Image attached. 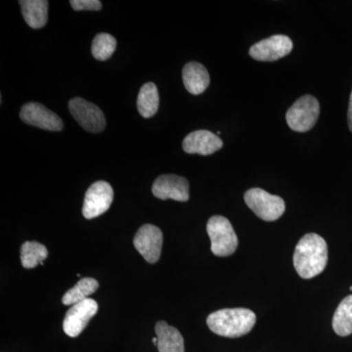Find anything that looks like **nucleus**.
Returning a JSON list of instances; mask_svg holds the SVG:
<instances>
[{"instance_id":"nucleus-1","label":"nucleus","mask_w":352,"mask_h":352,"mask_svg":"<svg viewBox=\"0 0 352 352\" xmlns=\"http://www.w3.org/2000/svg\"><path fill=\"white\" fill-rule=\"evenodd\" d=\"M328 245L318 234L303 236L294 252V266L302 279H311L321 274L327 266Z\"/></svg>"},{"instance_id":"nucleus-2","label":"nucleus","mask_w":352,"mask_h":352,"mask_svg":"<svg viewBox=\"0 0 352 352\" xmlns=\"http://www.w3.org/2000/svg\"><path fill=\"white\" fill-rule=\"evenodd\" d=\"M256 316L248 308H226L210 314L208 328L217 335L226 338H240L247 335L256 325Z\"/></svg>"},{"instance_id":"nucleus-3","label":"nucleus","mask_w":352,"mask_h":352,"mask_svg":"<svg viewBox=\"0 0 352 352\" xmlns=\"http://www.w3.org/2000/svg\"><path fill=\"white\" fill-rule=\"evenodd\" d=\"M207 231L212 243L210 249L214 256H231L237 250L239 241L232 224L226 217L221 215L210 217L208 221Z\"/></svg>"},{"instance_id":"nucleus-4","label":"nucleus","mask_w":352,"mask_h":352,"mask_svg":"<svg viewBox=\"0 0 352 352\" xmlns=\"http://www.w3.org/2000/svg\"><path fill=\"white\" fill-rule=\"evenodd\" d=\"M244 198L248 207L264 221L279 219L286 210V205L281 197L271 195L261 188L248 190Z\"/></svg>"},{"instance_id":"nucleus-5","label":"nucleus","mask_w":352,"mask_h":352,"mask_svg":"<svg viewBox=\"0 0 352 352\" xmlns=\"http://www.w3.org/2000/svg\"><path fill=\"white\" fill-rule=\"evenodd\" d=\"M320 113L319 102L311 95H305L293 104L286 113V120L292 131L307 132L316 124Z\"/></svg>"},{"instance_id":"nucleus-6","label":"nucleus","mask_w":352,"mask_h":352,"mask_svg":"<svg viewBox=\"0 0 352 352\" xmlns=\"http://www.w3.org/2000/svg\"><path fill=\"white\" fill-rule=\"evenodd\" d=\"M69 110L74 119L83 129L91 133L104 131L106 119L98 106L90 103L80 97H76L69 102Z\"/></svg>"},{"instance_id":"nucleus-7","label":"nucleus","mask_w":352,"mask_h":352,"mask_svg":"<svg viewBox=\"0 0 352 352\" xmlns=\"http://www.w3.org/2000/svg\"><path fill=\"white\" fill-rule=\"evenodd\" d=\"M113 200L112 186L106 182H97L88 188L83 201L82 214L87 219H95L107 212Z\"/></svg>"},{"instance_id":"nucleus-8","label":"nucleus","mask_w":352,"mask_h":352,"mask_svg":"<svg viewBox=\"0 0 352 352\" xmlns=\"http://www.w3.org/2000/svg\"><path fill=\"white\" fill-rule=\"evenodd\" d=\"M293 41L289 36L276 34L258 41L250 48V55L256 61L273 62L291 53Z\"/></svg>"},{"instance_id":"nucleus-9","label":"nucleus","mask_w":352,"mask_h":352,"mask_svg":"<svg viewBox=\"0 0 352 352\" xmlns=\"http://www.w3.org/2000/svg\"><path fill=\"white\" fill-rule=\"evenodd\" d=\"M133 244L146 261L156 263L161 256L163 232L159 227L145 224L134 236Z\"/></svg>"},{"instance_id":"nucleus-10","label":"nucleus","mask_w":352,"mask_h":352,"mask_svg":"<svg viewBox=\"0 0 352 352\" xmlns=\"http://www.w3.org/2000/svg\"><path fill=\"white\" fill-rule=\"evenodd\" d=\"M20 118L25 124L44 131H61L64 126L63 120L57 113L36 102L25 104L21 109Z\"/></svg>"},{"instance_id":"nucleus-11","label":"nucleus","mask_w":352,"mask_h":352,"mask_svg":"<svg viewBox=\"0 0 352 352\" xmlns=\"http://www.w3.org/2000/svg\"><path fill=\"white\" fill-rule=\"evenodd\" d=\"M98 311V305L92 298L72 305L65 316L64 332L71 338H76L82 333L90 319Z\"/></svg>"},{"instance_id":"nucleus-12","label":"nucleus","mask_w":352,"mask_h":352,"mask_svg":"<svg viewBox=\"0 0 352 352\" xmlns=\"http://www.w3.org/2000/svg\"><path fill=\"white\" fill-rule=\"evenodd\" d=\"M155 197L161 200L187 201L189 200V182L186 178L175 175H164L155 180L152 186Z\"/></svg>"},{"instance_id":"nucleus-13","label":"nucleus","mask_w":352,"mask_h":352,"mask_svg":"<svg viewBox=\"0 0 352 352\" xmlns=\"http://www.w3.org/2000/svg\"><path fill=\"white\" fill-rule=\"evenodd\" d=\"M223 147V142L212 131H196L184 138L182 148L187 154H199L208 156Z\"/></svg>"},{"instance_id":"nucleus-14","label":"nucleus","mask_w":352,"mask_h":352,"mask_svg":"<svg viewBox=\"0 0 352 352\" xmlns=\"http://www.w3.org/2000/svg\"><path fill=\"white\" fill-rule=\"evenodd\" d=\"M182 78L187 91L193 95L203 94L210 85L208 69L197 62H190L185 65L182 71Z\"/></svg>"},{"instance_id":"nucleus-15","label":"nucleus","mask_w":352,"mask_h":352,"mask_svg":"<svg viewBox=\"0 0 352 352\" xmlns=\"http://www.w3.org/2000/svg\"><path fill=\"white\" fill-rule=\"evenodd\" d=\"M159 352H184V340L177 329L160 321L155 327Z\"/></svg>"},{"instance_id":"nucleus-16","label":"nucleus","mask_w":352,"mask_h":352,"mask_svg":"<svg viewBox=\"0 0 352 352\" xmlns=\"http://www.w3.org/2000/svg\"><path fill=\"white\" fill-rule=\"evenodd\" d=\"M23 17L32 29H41L47 23L48 1L46 0H21Z\"/></svg>"},{"instance_id":"nucleus-17","label":"nucleus","mask_w":352,"mask_h":352,"mask_svg":"<svg viewBox=\"0 0 352 352\" xmlns=\"http://www.w3.org/2000/svg\"><path fill=\"white\" fill-rule=\"evenodd\" d=\"M333 329L340 337L352 333V295L347 296L340 302L333 317Z\"/></svg>"},{"instance_id":"nucleus-18","label":"nucleus","mask_w":352,"mask_h":352,"mask_svg":"<svg viewBox=\"0 0 352 352\" xmlns=\"http://www.w3.org/2000/svg\"><path fill=\"white\" fill-rule=\"evenodd\" d=\"M160 105L159 92L156 85L153 82L145 83L139 91L138 108L143 118H151L156 115Z\"/></svg>"},{"instance_id":"nucleus-19","label":"nucleus","mask_w":352,"mask_h":352,"mask_svg":"<svg viewBox=\"0 0 352 352\" xmlns=\"http://www.w3.org/2000/svg\"><path fill=\"white\" fill-rule=\"evenodd\" d=\"M99 288V283L94 278H82L65 294L62 302L65 305H75L87 300Z\"/></svg>"},{"instance_id":"nucleus-20","label":"nucleus","mask_w":352,"mask_h":352,"mask_svg":"<svg viewBox=\"0 0 352 352\" xmlns=\"http://www.w3.org/2000/svg\"><path fill=\"white\" fill-rule=\"evenodd\" d=\"M48 252L45 245L38 242H25L21 248V261L27 270L43 265L44 259L47 258Z\"/></svg>"},{"instance_id":"nucleus-21","label":"nucleus","mask_w":352,"mask_h":352,"mask_svg":"<svg viewBox=\"0 0 352 352\" xmlns=\"http://www.w3.org/2000/svg\"><path fill=\"white\" fill-rule=\"evenodd\" d=\"M117 47V41L109 34H98L92 43V55L99 61H106L112 56Z\"/></svg>"},{"instance_id":"nucleus-22","label":"nucleus","mask_w":352,"mask_h":352,"mask_svg":"<svg viewBox=\"0 0 352 352\" xmlns=\"http://www.w3.org/2000/svg\"><path fill=\"white\" fill-rule=\"evenodd\" d=\"M69 4L76 11H99L102 8V2L99 0H71Z\"/></svg>"},{"instance_id":"nucleus-23","label":"nucleus","mask_w":352,"mask_h":352,"mask_svg":"<svg viewBox=\"0 0 352 352\" xmlns=\"http://www.w3.org/2000/svg\"><path fill=\"white\" fill-rule=\"evenodd\" d=\"M347 120H349V127L352 132V91L351 94V100H349V113H347Z\"/></svg>"},{"instance_id":"nucleus-24","label":"nucleus","mask_w":352,"mask_h":352,"mask_svg":"<svg viewBox=\"0 0 352 352\" xmlns=\"http://www.w3.org/2000/svg\"><path fill=\"white\" fill-rule=\"evenodd\" d=\"M153 342H154V344L155 346H157V338H154V339H153Z\"/></svg>"},{"instance_id":"nucleus-25","label":"nucleus","mask_w":352,"mask_h":352,"mask_svg":"<svg viewBox=\"0 0 352 352\" xmlns=\"http://www.w3.org/2000/svg\"><path fill=\"white\" fill-rule=\"evenodd\" d=\"M351 291H352V287H351Z\"/></svg>"}]
</instances>
